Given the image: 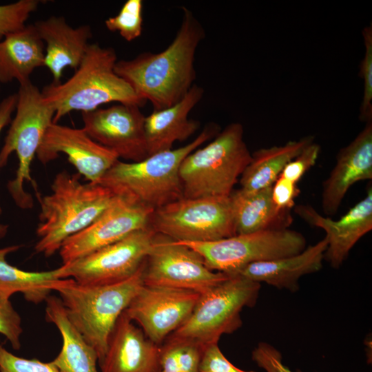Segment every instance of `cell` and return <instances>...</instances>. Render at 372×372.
Segmentation results:
<instances>
[{"label": "cell", "instance_id": "74e56055", "mask_svg": "<svg viewBox=\"0 0 372 372\" xmlns=\"http://www.w3.org/2000/svg\"><path fill=\"white\" fill-rule=\"evenodd\" d=\"M17 101V95L12 94L6 96L0 102V134L2 130L10 123L12 115L15 111ZM2 214V209L0 205V216Z\"/></svg>", "mask_w": 372, "mask_h": 372}, {"label": "cell", "instance_id": "e575fe53", "mask_svg": "<svg viewBox=\"0 0 372 372\" xmlns=\"http://www.w3.org/2000/svg\"><path fill=\"white\" fill-rule=\"evenodd\" d=\"M251 358L266 372H293L283 364L281 353L269 343L259 342L253 350Z\"/></svg>", "mask_w": 372, "mask_h": 372}, {"label": "cell", "instance_id": "9c48e42d", "mask_svg": "<svg viewBox=\"0 0 372 372\" xmlns=\"http://www.w3.org/2000/svg\"><path fill=\"white\" fill-rule=\"evenodd\" d=\"M198 253L206 267L229 276L258 262L296 255L306 248L304 236L287 229L260 231L210 242H178Z\"/></svg>", "mask_w": 372, "mask_h": 372}, {"label": "cell", "instance_id": "d590c367", "mask_svg": "<svg viewBox=\"0 0 372 372\" xmlns=\"http://www.w3.org/2000/svg\"><path fill=\"white\" fill-rule=\"evenodd\" d=\"M200 372H255L243 371L231 363L223 355L218 343L205 345L200 364Z\"/></svg>", "mask_w": 372, "mask_h": 372}, {"label": "cell", "instance_id": "44dd1931", "mask_svg": "<svg viewBox=\"0 0 372 372\" xmlns=\"http://www.w3.org/2000/svg\"><path fill=\"white\" fill-rule=\"evenodd\" d=\"M204 94L200 86L194 84L186 95L169 107L154 110L145 118V134L148 156L172 149L176 141H184L200 126L189 118V112L200 102Z\"/></svg>", "mask_w": 372, "mask_h": 372}, {"label": "cell", "instance_id": "d6986e66", "mask_svg": "<svg viewBox=\"0 0 372 372\" xmlns=\"http://www.w3.org/2000/svg\"><path fill=\"white\" fill-rule=\"evenodd\" d=\"M101 372H160V345L148 339L125 311L108 341Z\"/></svg>", "mask_w": 372, "mask_h": 372}, {"label": "cell", "instance_id": "d6a6232c", "mask_svg": "<svg viewBox=\"0 0 372 372\" xmlns=\"http://www.w3.org/2000/svg\"><path fill=\"white\" fill-rule=\"evenodd\" d=\"M0 372H61L52 362L17 356L0 345Z\"/></svg>", "mask_w": 372, "mask_h": 372}, {"label": "cell", "instance_id": "f35d334b", "mask_svg": "<svg viewBox=\"0 0 372 372\" xmlns=\"http://www.w3.org/2000/svg\"><path fill=\"white\" fill-rule=\"evenodd\" d=\"M8 225L0 224V238L3 237L8 231Z\"/></svg>", "mask_w": 372, "mask_h": 372}, {"label": "cell", "instance_id": "5b68a950", "mask_svg": "<svg viewBox=\"0 0 372 372\" xmlns=\"http://www.w3.org/2000/svg\"><path fill=\"white\" fill-rule=\"evenodd\" d=\"M216 124L207 125L185 146L158 152L138 162L118 160L99 184L116 194H125L156 209L183 197L179 169L185 158L220 132Z\"/></svg>", "mask_w": 372, "mask_h": 372}, {"label": "cell", "instance_id": "ab89813d", "mask_svg": "<svg viewBox=\"0 0 372 372\" xmlns=\"http://www.w3.org/2000/svg\"><path fill=\"white\" fill-rule=\"evenodd\" d=\"M0 345H1V340H0Z\"/></svg>", "mask_w": 372, "mask_h": 372}, {"label": "cell", "instance_id": "7402d4cb", "mask_svg": "<svg viewBox=\"0 0 372 372\" xmlns=\"http://www.w3.org/2000/svg\"><path fill=\"white\" fill-rule=\"evenodd\" d=\"M327 245L328 240L325 236L299 254L249 264L236 275L260 284L265 282L276 288L294 292L298 289V282L300 277L321 269Z\"/></svg>", "mask_w": 372, "mask_h": 372}, {"label": "cell", "instance_id": "8d00e7d4", "mask_svg": "<svg viewBox=\"0 0 372 372\" xmlns=\"http://www.w3.org/2000/svg\"><path fill=\"white\" fill-rule=\"evenodd\" d=\"M300 189L297 184L279 176L272 185L271 197L274 205L281 210H291Z\"/></svg>", "mask_w": 372, "mask_h": 372}, {"label": "cell", "instance_id": "7a4b0ae2", "mask_svg": "<svg viewBox=\"0 0 372 372\" xmlns=\"http://www.w3.org/2000/svg\"><path fill=\"white\" fill-rule=\"evenodd\" d=\"M79 174L63 170L56 174L50 194L37 198L40 204L36 233L37 253L50 257L63 242L96 220L116 194L99 183H82Z\"/></svg>", "mask_w": 372, "mask_h": 372}, {"label": "cell", "instance_id": "603a6c76", "mask_svg": "<svg viewBox=\"0 0 372 372\" xmlns=\"http://www.w3.org/2000/svg\"><path fill=\"white\" fill-rule=\"evenodd\" d=\"M272 186L258 191L241 188L233 190L229 200L236 234L288 228L292 223L291 210H281L274 205Z\"/></svg>", "mask_w": 372, "mask_h": 372}, {"label": "cell", "instance_id": "6da1fadb", "mask_svg": "<svg viewBox=\"0 0 372 372\" xmlns=\"http://www.w3.org/2000/svg\"><path fill=\"white\" fill-rule=\"evenodd\" d=\"M180 28L172 43L158 53L145 52L130 60L117 61L114 70L154 110L177 103L193 86L194 59L205 37L203 25L188 8H183Z\"/></svg>", "mask_w": 372, "mask_h": 372}, {"label": "cell", "instance_id": "9a60e30c", "mask_svg": "<svg viewBox=\"0 0 372 372\" xmlns=\"http://www.w3.org/2000/svg\"><path fill=\"white\" fill-rule=\"evenodd\" d=\"M145 118L139 106L118 103L83 112L82 128L118 158L138 162L148 157Z\"/></svg>", "mask_w": 372, "mask_h": 372}, {"label": "cell", "instance_id": "1f68e13d", "mask_svg": "<svg viewBox=\"0 0 372 372\" xmlns=\"http://www.w3.org/2000/svg\"><path fill=\"white\" fill-rule=\"evenodd\" d=\"M10 298L0 293V334L6 338L14 349L19 350L23 333L21 318L13 307Z\"/></svg>", "mask_w": 372, "mask_h": 372}, {"label": "cell", "instance_id": "4dcf8cb0", "mask_svg": "<svg viewBox=\"0 0 372 372\" xmlns=\"http://www.w3.org/2000/svg\"><path fill=\"white\" fill-rule=\"evenodd\" d=\"M365 48L364 55L360 63L358 76L364 83L363 96L360 107L359 118L365 123L372 121V25L362 31Z\"/></svg>", "mask_w": 372, "mask_h": 372}, {"label": "cell", "instance_id": "ffe728a7", "mask_svg": "<svg viewBox=\"0 0 372 372\" xmlns=\"http://www.w3.org/2000/svg\"><path fill=\"white\" fill-rule=\"evenodd\" d=\"M34 25L45 45V66L51 73L52 83H59L68 67L77 69L92 37L90 25L73 28L65 17L50 16L36 21Z\"/></svg>", "mask_w": 372, "mask_h": 372}, {"label": "cell", "instance_id": "4fadbf2b", "mask_svg": "<svg viewBox=\"0 0 372 372\" xmlns=\"http://www.w3.org/2000/svg\"><path fill=\"white\" fill-rule=\"evenodd\" d=\"M154 209L125 194H116L110 206L87 227L67 238L59 255L71 262L147 228Z\"/></svg>", "mask_w": 372, "mask_h": 372}, {"label": "cell", "instance_id": "8fae6325", "mask_svg": "<svg viewBox=\"0 0 372 372\" xmlns=\"http://www.w3.org/2000/svg\"><path fill=\"white\" fill-rule=\"evenodd\" d=\"M214 271L194 249L156 234L145 260L143 284L194 291L203 293L227 280Z\"/></svg>", "mask_w": 372, "mask_h": 372}, {"label": "cell", "instance_id": "d4e9b609", "mask_svg": "<svg viewBox=\"0 0 372 372\" xmlns=\"http://www.w3.org/2000/svg\"><path fill=\"white\" fill-rule=\"evenodd\" d=\"M45 302V320L56 326L62 338L61 349L52 362L61 372H99L95 349L71 322L60 298L50 295Z\"/></svg>", "mask_w": 372, "mask_h": 372}, {"label": "cell", "instance_id": "484cf974", "mask_svg": "<svg viewBox=\"0 0 372 372\" xmlns=\"http://www.w3.org/2000/svg\"><path fill=\"white\" fill-rule=\"evenodd\" d=\"M314 139L313 136L308 135L283 145L256 150L251 154V161L240 177V188L258 191L272 186L285 166Z\"/></svg>", "mask_w": 372, "mask_h": 372}, {"label": "cell", "instance_id": "2e32d148", "mask_svg": "<svg viewBox=\"0 0 372 372\" xmlns=\"http://www.w3.org/2000/svg\"><path fill=\"white\" fill-rule=\"evenodd\" d=\"M63 153L70 164L88 182L99 183L118 160V156L100 145L83 128L52 123L37 152V159L46 165Z\"/></svg>", "mask_w": 372, "mask_h": 372}, {"label": "cell", "instance_id": "30bf717a", "mask_svg": "<svg viewBox=\"0 0 372 372\" xmlns=\"http://www.w3.org/2000/svg\"><path fill=\"white\" fill-rule=\"evenodd\" d=\"M149 226L178 242H210L236 235L228 198H185L154 210Z\"/></svg>", "mask_w": 372, "mask_h": 372}, {"label": "cell", "instance_id": "277c9868", "mask_svg": "<svg viewBox=\"0 0 372 372\" xmlns=\"http://www.w3.org/2000/svg\"><path fill=\"white\" fill-rule=\"evenodd\" d=\"M144 265L145 261L133 276L116 283L89 286L65 278L53 287L71 322L95 349L99 366L118 318L144 285Z\"/></svg>", "mask_w": 372, "mask_h": 372}, {"label": "cell", "instance_id": "ba28073f", "mask_svg": "<svg viewBox=\"0 0 372 372\" xmlns=\"http://www.w3.org/2000/svg\"><path fill=\"white\" fill-rule=\"evenodd\" d=\"M260 284L238 275L200 293L188 319L169 336L203 345L218 343L242 324L240 312L252 307L258 298Z\"/></svg>", "mask_w": 372, "mask_h": 372}, {"label": "cell", "instance_id": "ac0fdd59", "mask_svg": "<svg viewBox=\"0 0 372 372\" xmlns=\"http://www.w3.org/2000/svg\"><path fill=\"white\" fill-rule=\"evenodd\" d=\"M372 179V121L347 146L340 149L336 163L322 185V206L327 216L337 213L355 183Z\"/></svg>", "mask_w": 372, "mask_h": 372}, {"label": "cell", "instance_id": "83f0119b", "mask_svg": "<svg viewBox=\"0 0 372 372\" xmlns=\"http://www.w3.org/2000/svg\"><path fill=\"white\" fill-rule=\"evenodd\" d=\"M205 345L168 336L160 345V372H200Z\"/></svg>", "mask_w": 372, "mask_h": 372}, {"label": "cell", "instance_id": "f546056e", "mask_svg": "<svg viewBox=\"0 0 372 372\" xmlns=\"http://www.w3.org/2000/svg\"><path fill=\"white\" fill-rule=\"evenodd\" d=\"M43 2L41 0H19L0 5V41L8 34L23 28L30 15Z\"/></svg>", "mask_w": 372, "mask_h": 372}, {"label": "cell", "instance_id": "7c38bea8", "mask_svg": "<svg viewBox=\"0 0 372 372\" xmlns=\"http://www.w3.org/2000/svg\"><path fill=\"white\" fill-rule=\"evenodd\" d=\"M156 233L148 227L71 262L63 264V278L89 286L116 283L141 267Z\"/></svg>", "mask_w": 372, "mask_h": 372}, {"label": "cell", "instance_id": "8992f818", "mask_svg": "<svg viewBox=\"0 0 372 372\" xmlns=\"http://www.w3.org/2000/svg\"><path fill=\"white\" fill-rule=\"evenodd\" d=\"M251 161L242 125L229 124L183 161L179 176L183 197L228 198Z\"/></svg>", "mask_w": 372, "mask_h": 372}, {"label": "cell", "instance_id": "5bb4252c", "mask_svg": "<svg viewBox=\"0 0 372 372\" xmlns=\"http://www.w3.org/2000/svg\"><path fill=\"white\" fill-rule=\"evenodd\" d=\"M200 296L190 290L143 285L125 312L148 339L161 345L188 319Z\"/></svg>", "mask_w": 372, "mask_h": 372}, {"label": "cell", "instance_id": "cb8c5ba5", "mask_svg": "<svg viewBox=\"0 0 372 372\" xmlns=\"http://www.w3.org/2000/svg\"><path fill=\"white\" fill-rule=\"evenodd\" d=\"M44 60L45 45L34 24L8 34L0 41V83L30 81Z\"/></svg>", "mask_w": 372, "mask_h": 372}, {"label": "cell", "instance_id": "836d02e7", "mask_svg": "<svg viewBox=\"0 0 372 372\" xmlns=\"http://www.w3.org/2000/svg\"><path fill=\"white\" fill-rule=\"evenodd\" d=\"M320 148V145L315 141L307 146L285 166L280 176L297 184L304 174L316 164Z\"/></svg>", "mask_w": 372, "mask_h": 372}, {"label": "cell", "instance_id": "3957f363", "mask_svg": "<svg viewBox=\"0 0 372 372\" xmlns=\"http://www.w3.org/2000/svg\"><path fill=\"white\" fill-rule=\"evenodd\" d=\"M115 50L90 43L80 65L63 83H51L42 89L43 99L55 112L53 123L72 111L87 112L116 102L141 107L145 104L130 85L115 72Z\"/></svg>", "mask_w": 372, "mask_h": 372}, {"label": "cell", "instance_id": "e0dca14e", "mask_svg": "<svg viewBox=\"0 0 372 372\" xmlns=\"http://www.w3.org/2000/svg\"><path fill=\"white\" fill-rule=\"evenodd\" d=\"M295 212L309 224L326 232L328 245L324 259L338 269L355 243L372 229V187L368 188L364 198L336 220L322 216L309 205L297 206Z\"/></svg>", "mask_w": 372, "mask_h": 372}, {"label": "cell", "instance_id": "f1b7e54d", "mask_svg": "<svg viewBox=\"0 0 372 372\" xmlns=\"http://www.w3.org/2000/svg\"><path fill=\"white\" fill-rule=\"evenodd\" d=\"M143 1L127 0L116 15L105 21V25L109 31L119 33L125 41H132L143 31Z\"/></svg>", "mask_w": 372, "mask_h": 372}, {"label": "cell", "instance_id": "4316f807", "mask_svg": "<svg viewBox=\"0 0 372 372\" xmlns=\"http://www.w3.org/2000/svg\"><path fill=\"white\" fill-rule=\"evenodd\" d=\"M20 245L0 249V293L10 297L19 292L32 303L39 304L50 296L54 285L63 278L62 266L50 271H28L9 264L6 257Z\"/></svg>", "mask_w": 372, "mask_h": 372}, {"label": "cell", "instance_id": "52a82bcc", "mask_svg": "<svg viewBox=\"0 0 372 372\" xmlns=\"http://www.w3.org/2000/svg\"><path fill=\"white\" fill-rule=\"evenodd\" d=\"M15 115L0 150V168L4 167L12 152L18 158L14 179L7 184L14 203L22 209L33 207V198L23 186L25 182L36 187L31 176V165L45 132L53 123L54 110L43 99L41 91L31 80L19 84L17 93Z\"/></svg>", "mask_w": 372, "mask_h": 372}]
</instances>
